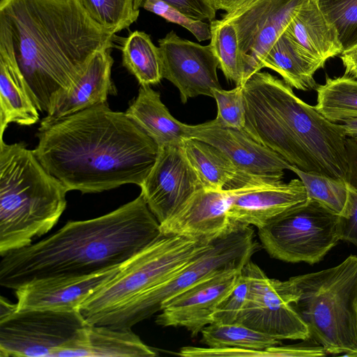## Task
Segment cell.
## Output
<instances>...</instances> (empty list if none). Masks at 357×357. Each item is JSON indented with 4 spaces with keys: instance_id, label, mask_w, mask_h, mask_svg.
I'll return each instance as SVG.
<instances>
[{
    "instance_id": "cell-37",
    "label": "cell",
    "mask_w": 357,
    "mask_h": 357,
    "mask_svg": "<svg viewBox=\"0 0 357 357\" xmlns=\"http://www.w3.org/2000/svg\"><path fill=\"white\" fill-rule=\"evenodd\" d=\"M348 155V181L357 190V143L351 137L347 139ZM339 236L340 241L352 243L357 248V196L347 218H340Z\"/></svg>"
},
{
    "instance_id": "cell-28",
    "label": "cell",
    "mask_w": 357,
    "mask_h": 357,
    "mask_svg": "<svg viewBox=\"0 0 357 357\" xmlns=\"http://www.w3.org/2000/svg\"><path fill=\"white\" fill-rule=\"evenodd\" d=\"M314 107L326 119L341 123L357 118V79L344 74L326 77L325 83L317 85Z\"/></svg>"
},
{
    "instance_id": "cell-8",
    "label": "cell",
    "mask_w": 357,
    "mask_h": 357,
    "mask_svg": "<svg viewBox=\"0 0 357 357\" xmlns=\"http://www.w3.org/2000/svg\"><path fill=\"white\" fill-rule=\"evenodd\" d=\"M250 226L231 222L230 228L215 238L206 251L176 273L144 294L104 315L96 325L132 328L160 312L172 297L203 279L229 268H243L258 243Z\"/></svg>"
},
{
    "instance_id": "cell-41",
    "label": "cell",
    "mask_w": 357,
    "mask_h": 357,
    "mask_svg": "<svg viewBox=\"0 0 357 357\" xmlns=\"http://www.w3.org/2000/svg\"><path fill=\"white\" fill-rule=\"evenodd\" d=\"M17 310V304L10 303L6 298H0V319L5 318Z\"/></svg>"
},
{
    "instance_id": "cell-15",
    "label": "cell",
    "mask_w": 357,
    "mask_h": 357,
    "mask_svg": "<svg viewBox=\"0 0 357 357\" xmlns=\"http://www.w3.org/2000/svg\"><path fill=\"white\" fill-rule=\"evenodd\" d=\"M162 78L179 91L182 103L203 95L213 98L220 89L219 62L211 45H202L180 38L174 31L158 40Z\"/></svg>"
},
{
    "instance_id": "cell-22",
    "label": "cell",
    "mask_w": 357,
    "mask_h": 357,
    "mask_svg": "<svg viewBox=\"0 0 357 357\" xmlns=\"http://www.w3.org/2000/svg\"><path fill=\"white\" fill-rule=\"evenodd\" d=\"M158 146L181 144L188 139V124L176 119L151 85H140L137 97L125 112Z\"/></svg>"
},
{
    "instance_id": "cell-26",
    "label": "cell",
    "mask_w": 357,
    "mask_h": 357,
    "mask_svg": "<svg viewBox=\"0 0 357 357\" xmlns=\"http://www.w3.org/2000/svg\"><path fill=\"white\" fill-rule=\"evenodd\" d=\"M86 333V343L77 357H153L158 355L131 328L89 324Z\"/></svg>"
},
{
    "instance_id": "cell-24",
    "label": "cell",
    "mask_w": 357,
    "mask_h": 357,
    "mask_svg": "<svg viewBox=\"0 0 357 357\" xmlns=\"http://www.w3.org/2000/svg\"><path fill=\"white\" fill-rule=\"evenodd\" d=\"M38 107L15 61L0 50V139L10 123L31 126L39 121Z\"/></svg>"
},
{
    "instance_id": "cell-33",
    "label": "cell",
    "mask_w": 357,
    "mask_h": 357,
    "mask_svg": "<svg viewBox=\"0 0 357 357\" xmlns=\"http://www.w3.org/2000/svg\"><path fill=\"white\" fill-rule=\"evenodd\" d=\"M336 29L343 50L357 45V0H316Z\"/></svg>"
},
{
    "instance_id": "cell-18",
    "label": "cell",
    "mask_w": 357,
    "mask_h": 357,
    "mask_svg": "<svg viewBox=\"0 0 357 357\" xmlns=\"http://www.w3.org/2000/svg\"><path fill=\"white\" fill-rule=\"evenodd\" d=\"M307 200L299 178L275 185L247 186L234 197L227 212L233 222L261 229Z\"/></svg>"
},
{
    "instance_id": "cell-17",
    "label": "cell",
    "mask_w": 357,
    "mask_h": 357,
    "mask_svg": "<svg viewBox=\"0 0 357 357\" xmlns=\"http://www.w3.org/2000/svg\"><path fill=\"white\" fill-rule=\"evenodd\" d=\"M242 188L199 190L172 217L160 225V232L199 241L214 240L230 228L228 209L234 196Z\"/></svg>"
},
{
    "instance_id": "cell-34",
    "label": "cell",
    "mask_w": 357,
    "mask_h": 357,
    "mask_svg": "<svg viewBox=\"0 0 357 357\" xmlns=\"http://www.w3.org/2000/svg\"><path fill=\"white\" fill-rule=\"evenodd\" d=\"M243 87L236 86L229 91L222 89L213 90V98L218 107L215 120L220 125L238 130L244 128L245 108Z\"/></svg>"
},
{
    "instance_id": "cell-6",
    "label": "cell",
    "mask_w": 357,
    "mask_h": 357,
    "mask_svg": "<svg viewBox=\"0 0 357 357\" xmlns=\"http://www.w3.org/2000/svg\"><path fill=\"white\" fill-rule=\"evenodd\" d=\"M290 280L297 296L292 305L310 337L327 354L357 357V256Z\"/></svg>"
},
{
    "instance_id": "cell-19",
    "label": "cell",
    "mask_w": 357,
    "mask_h": 357,
    "mask_svg": "<svg viewBox=\"0 0 357 357\" xmlns=\"http://www.w3.org/2000/svg\"><path fill=\"white\" fill-rule=\"evenodd\" d=\"M120 267L86 277L44 279L27 283L15 290L17 310H79L82 303Z\"/></svg>"
},
{
    "instance_id": "cell-39",
    "label": "cell",
    "mask_w": 357,
    "mask_h": 357,
    "mask_svg": "<svg viewBox=\"0 0 357 357\" xmlns=\"http://www.w3.org/2000/svg\"><path fill=\"white\" fill-rule=\"evenodd\" d=\"M344 74L357 79V45L340 54Z\"/></svg>"
},
{
    "instance_id": "cell-10",
    "label": "cell",
    "mask_w": 357,
    "mask_h": 357,
    "mask_svg": "<svg viewBox=\"0 0 357 357\" xmlns=\"http://www.w3.org/2000/svg\"><path fill=\"white\" fill-rule=\"evenodd\" d=\"M340 216L307 199L258 229L263 248L273 258L291 263H319L340 239Z\"/></svg>"
},
{
    "instance_id": "cell-3",
    "label": "cell",
    "mask_w": 357,
    "mask_h": 357,
    "mask_svg": "<svg viewBox=\"0 0 357 357\" xmlns=\"http://www.w3.org/2000/svg\"><path fill=\"white\" fill-rule=\"evenodd\" d=\"M160 233L142 195L98 218L68 221L52 235L13 250L0 261V285L81 278L121 266Z\"/></svg>"
},
{
    "instance_id": "cell-27",
    "label": "cell",
    "mask_w": 357,
    "mask_h": 357,
    "mask_svg": "<svg viewBox=\"0 0 357 357\" xmlns=\"http://www.w3.org/2000/svg\"><path fill=\"white\" fill-rule=\"evenodd\" d=\"M289 170L302 181L307 199L319 203L342 218L349 215L357 190L349 181L315 172H305L291 165Z\"/></svg>"
},
{
    "instance_id": "cell-5",
    "label": "cell",
    "mask_w": 357,
    "mask_h": 357,
    "mask_svg": "<svg viewBox=\"0 0 357 357\" xmlns=\"http://www.w3.org/2000/svg\"><path fill=\"white\" fill-rule=\"evenodd\" d=\"M68 191L33 150L0 139V256L51 230L66 209Z\"/></svg>"
},
{
    "instance_id": "cell-16",
    "label": "cell",
    "mask_w": 357,
    "mask_h": 357,
    "mask_svg": "<svg viewBox=\"0 0 357 357\" xmlns=\"http://www.w3.org/2000/svg\"><path fill=\"white\" fill-rule=\"evenodd\" d=\"M243 268L215 273L167 301L156 317L162 326L183 327L192 337L212 323L219 303L237 283Z\"/></svg>"
},
{
    "instance_id": "cell-31",
    "label": "cell",
    "mask_w": 357,
    "mask_h": 357,
    "mask_svg": "<svg viewBox=\"0 0 357 357\" xmlns=\"http://www.w3.org/2000/svg\"><path fill=\"white\" fill-rule=\"evenodd\" d=\"M210 28V45L219 68L228 80L236 86H243L246 82L245 67L234 25L222 18L211 21Z\"/></svg>"
},
{
    "instance_id": "cell-9",
    "label": "cell",
    "mask_w": 357,
    "mask_h": 357,
    "mask_svg": "<svg viewBox=\"0 0 357 357\" xmlns=\"http://www.w3.org/2000/svg\"><path fill=\"white\" fill-rule=\"evenodd\" d=\"M88 325L79 310H16L0 319V356L77 357Z\"/></svg>"
},
{
    "instance_id": "cell-40",
    "label": "cell",
    "mask_w": 357,
    "mask_h": 357,
    "mask_svg": "<svg viewBox=\"0 0 357 357\" xmlns=\"http://www.w3.org/2000/svg\"><path fill=\"white\" fill-rule=\"evenodd\" d=\"M258 0H212L215 8L222 10L226 13L245 8Z\"/></svg>"
},
{
    "instance_id": "cell-7",
    "label": "cell",
    "mask_w": 357,
    "mask_h": 357,
    "mask_svg": "<svg viewBox=\"0 0 357 357\" xmlns=\"http://www.w3.org/2000/svg\"><path fill=\"white\" fill-rule=\"evenodd\" d=\"M213 241L160 232L90 295L81 305L80 312L89 324H96L108 312L176 273L210 248Z\"/></svg>"
},
{
    "instance_id": "cell-36",
    "label": "cell",
    "mask_w": 357,
    "mask_h": 357,
    "mask_svg": "<svg viewBox=\"0 0 357 357\" xmlns=\"http://www.w3.org/2000/svg\"><path fill=\"white\" fill-rule=\"evenodd\" d=\"M142 8L188 29L199 42L211 39L209 24L191 18L164 1L146 0Z\"/></svg>"
},
{
    "instance_id": "cell-21",
    "label": "cell",
    "mask_w": 357,
    "mask_h": 357,
    "mask_svg": "<svg viewBox=\"0 0 357 357\" xmlns=\"http://www.w3.org/2000/svg\"><path fill=\"white\" fill-rule=\"evenodd\" d=\"M183 147L203 188L206 190L275 185L243 175L227 155L210 144L188 138L183 140Z\"/></svg>"
},
{
    "instance_id": "cell-4",
    "label": "cell",
    "mask_w": 357,
    "mask_h": 357,
    "mask_svg": "<svg viewBox=\"0 0 357 357\" xmlns=\"http://www.w3.org/2000/svg\"><path fill=\"white\" fill-rule=\"evenodd\" d=\"M244 130L290 165L348 181L347 137L314 106L300 99L284 80L254 73L243 87Z\"/></svg>"
},
{
    "instance_id": "cell-35",
    "label": "cell",
    "mask_w": 357,
    "mask_h": 357,
    "mask_svg": "<svg viewBox=\"0 0 357 357\" xmlns=\"http://www.w3.org/2000/svg\"><path fill=\"white\" fill-rule=\"evenodd\" d=\"M250 286V277L243 268L237 283L219 303L213 313L211 316L212 323H236L246 304Z\"/></svg>"
},
{
    "instance_id": "cell-43",
    "label": "cell",
    "mask_w": 357,
    "mask_h": 357,
    "mask_svg": "<svg viewBox=\"0 0 357 357\" xmlns=\"http://www.w3.org/2000/svg\"><path fill=\"white\" fill-rule=\"evenodd\" d=\"M353 139H354L356 141V142L357 143V137H356V138H353Z\"/></svg>"
},
{
    "instance_id": "cell-30",
    "label": "cell",
    "mask_w": 357,
    "mask_h": 357,
    "mask_svg": "<svg viewBox=\"0 0 357 357\" xmlns=\"http://www.w3.org/2000/svg\"><path fill=\"white\" fill-rule=\"evenodd\" d=\"M200 333L201 342L210 348L261 351L280 344V340L240 323L213 322Z\"/></svg>"
},
{
    "instance_id": "cell-13",
    "label": "cell",
    "mask_w": 357,
    "mask_h": 357,
    "mask_svg": "<svg viewBox=\"0 0 357 357\" xmlns=\"http://www.w3.org/2000/svg\"><path fill=\"white\" fill-rule=\"evenodd\" d=\"M188 138L210 144L220 151L244 176L271 185L283 183L284 171L290 164L280 155L256 141L244 129L225 127L215 119L188 125Z\"/></svg>"
},
{
    "instance_id": "cell-29",
    "label": "cell",
    "mask_w": 357,
    "mask_h": 357,
    "mask_svg": "<svg viewBox=\"0 0 357 357\" xmlns=\"http://www.w3.org/2000/svg\"><path fill=\"white\" fill-rule=\"evenodd\" d=\"M123 66L140 85H154L162 79L159 47L143 31H135L124 38L122 47Z\"/></svg>"
},
{
    "instance_id": "cell-12",
    "label": "cell",
    "mask_w": 357,
    "mask_h": 357,
    "mask_svg": "<svg viewBox=\"0 0 357 357\" xmlns=\"http://www.w3.org/2000/svg\"><path fill=\"white\" fill-rule=\"evenodd\" d=\"M307 1L258 0L222 15L236 29L245 81L263 68L266 54Z\"/></svg>"
},
{
    "instance_id": "cell-38",
    "label": "cell",
    "mask_w": 357,
    "mask_h": 357,
    "mask_svg": "<svg viewBox=\"0 0 357 357\" xmlns=\"http://www.w3.org/2000/svg\"><path fill=\"white\" fill-rule=\"evenodd\" d=\"M146 0H134L136 10L142 8ZM195 20H215L217 10L212 0H162Z\"/></svg>"
},
{
    "instance_id": "cell-20",
    "label": "cell",
    "mask_w": 357,
    "mask_h": 357,
    "mask_svg": "<svg viewBox=\"0 0 357 357\" xmlns=\"http://www.w3.org/2000/svg\"><path fill=\"white\" fill-rule=\"evenodd\" d=\"M111 48L98 51L77 81L61 94L40 123H50L74 113L100 104L107 103L109 95L116 94L111 77L114 63Z\"/></svg>"
},
{
    "instance_id": "cell-11",
    "label": "cell",
    "mask_w": 357,
    "mask_h": 357,
    "mask_svg": "<svg viewBox=\"0 0 357 357\" xmlns=\"http://www.w3.org/2000/svg\"><path fill=\"white\" fill-rule=\"evenodd\" d=\"M243 268L250 286L248 298L238 321L276 340H305L308 328L292 303L297 296L290 278L285 281L268 278L254 262Z\"/></svg>"
},
{
    "instance_id": "cell-14",
    "label": "cell",
    "mask_w": 357,
    "mask_h": 357,
    "mask_svg": "<svg viewBox=\"0 0 357 357\" xmlns=\"http://www.w3.org/2000/svg\"><path fill=\"white\" fill-rule=\"evenodd\" d=\"M139 187L149 208L160 225L203 188L187 158L183 144L160 147L153 167Z\"/></svg>"
},
{
    "instance_id": "cell-2",
    "label": "cell",
    "mask_w": 357,
    "mask_h": 357,
    "mask_svg": "<svg viewBox=\"0 0 357 357\" xmlns=\"http://www.w3.org/2000/svg\"><path fill=\"white\" fill-rule=\"evenodd\" d=\"M34 154L68 190L101 192L140 186L153 167L158 144L125 112L107 103L38 128Z\"/></svg>"
},
{
    "instance_id": "cell-25",
    "label": "cell",
    "mask_w": 357,
    "mask_h": 357,
    "mask_svg": "<svg viewBox=\"0 0 357 357\" xmlns=\"http://www.w3.org/2000/svg\"><path fill=\"white\" fill-rule=\"evenodd\" d=\"M262 66L278 73L292 88L306 91L317 88L314 75L324 65L284 33L266 54Z\"/></svg>"
},
{
    "instance_id": "cell-23",
    "label": "cell",
    "mask_w": 357,
    "mask_h": 357,
    "mask_svg": "<svg viewBox=\"0 0 357 357\" xmlns=\"http://www.w3.org/2000/svg\"><path fill=\"white\" fill-rule=\"evenodd\" d=\"M284 33L324 65L344 51L336 29L316 0H308L301 7Z\"/></svg>"
},
{
    "instance_id": "cell-42",
    "label": "cell",
    "mask_w": 357,
    "mask_h": 357,
    "mask_svg": "<svg viewBox=\"0 0 357 357\" xmlns=\"http://www.w3.org/2000/svg\"><path fill=\"white\" fill-rule=\"evenodd\" d=\"M340 124L347 137H357V118L348 119Z\"/></svg>"
},
{
    "instance_id": "cell-32",
    "label": "cell",
    "mask_w": 357,
    "mask_h": 357,
    "mask_svg": "<svg viewBox=\"0 0 357 357\" xmlns=\"http://www.w3.org/2000/svg\"><path fill=\"white\" fill-rule=\"evenodd\" d=\"M90 17L109 32L128 28L139 15L134 0H77Z\"/></svg>"
},
{
    "instance_id": "cell-1",
    "label": "cell",
    "mask_w": 357,
    "mask_h": 357,
    "mask_svg": "<svg viewBox=\"0 0 357 357\" xmlns=\"http://www.w3.org/2000/svg\"><path fill=\"white\" fill-rule=\"evenodd\" d=\"M115 34L93 21L77 0H1L0 50L11 57L41 112L82 76Z\"/></svg>"
}]
</instances>
